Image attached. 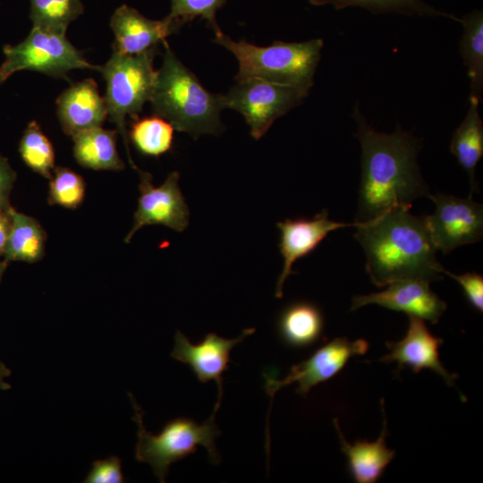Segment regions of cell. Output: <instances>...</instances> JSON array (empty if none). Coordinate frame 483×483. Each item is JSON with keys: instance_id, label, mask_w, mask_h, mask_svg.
Returning <instances> with one entry per match:
<instances>
[{"instance_id": "cell-33", "label": "cell", "mask_w": 483, "mask_h": 483, "mask_svg": "<svg viewBox=\"0 0 483 483\" xmlns=\"http://www.w3.org/2000/svg\"><path fill=\"white\" fill-rule=\"evenodd\" d=\"M11 208L7 210L0 208V257L4 254V247L11 228Z\"/></svg>"}, {"instance_id": "cell-29", "label": "cell", "mask_w": 483, "mask_h": 483, "mask_svg": "<svg viewBox=\"0 0 483 483\" xmlns=\"http://www.w3.org/2000/svg\"><path fill=\"white\" fill-rule=\"evenodd\" d=\"M170 2L171 9L166 17L180 28L195 18L200 17L207 21L214 32L220 30L216 13L226 0H170Z\"/></svg>"}, {"instance_id": "cell-11", "label": "cell", "mask_w": 483, "mask_h": 483, "mask_svg": "<svg viewBox=\"0 0 483 483\" xmlns=\"http://www.w3.org/2000/svg\"><path fill=\"white\" fill-rule=\"evenodd\" d=\"M369 349V343L364 339L351 341L346 337H337L318 348L307 360L292 367L289 374L283 379L276 380L264 374V388L273 398L281 387L297 383L296 392L307 395L309 390L335 377L341 371L347 361L357 355H363Z\"/></svg>"}, {"instance_id": "cell-21", "label": "cell", "mask_w": 483, "mask_h": 483, "mask_svg": "<svg viewBox=\"0 0 483 483\" xmlns=\"http://www.w3.org/2000/svg\"><path fill=\"white\" fill-rule=\"evenodd\" d=\"M277 328L285 344L295 348L307 347L318 342L322 335L323 314L311 302H293L281 312Z\"/></svg>"}, {"instance_id": "cell-5", "label": "cell", "mask_w": 483, "mask_h": 483, "mask_svg": "<svg viewBox=\"0 0 483 483\" xmlns=\"http://www.w3.org/2000/svg\"><path fill=\"white\" fill-rule=\"evenodd\" d=\"M129 396L134 409L132 419L138 425L135 459L150 465L160 482H165L172 463L195 453L198 445L207 449L212 463L220 462L215 444L221 433L215 423L216 412L202 424L189 418L174 419L165 424L158 435H153L144 427L143 411L131 394Z\"/></svg>"}, {"instance_id": "cell-13", "label": "cell", "mask_w": 483, "mask_h": 483, "mask_svg": "<svg viewBox=\"0 0 483 483\" xmlns=\"http://www.w3.org/2000/svg\"><path fill=\"white\" fill-rule=\"evenodd\" d=\"M386 286L382 292L354 296L350 309L355 310L369 304H377L433 324L438 322L446 309V303L431 291L429 282L426 280L403 279Z\"/></svg>"}, {"instance_id": "cell-31", "label": "cell", "mask_w": 483, "mask_h": 483, "mask_svg": "<svg viewBox=\"0 0 483 483\" xmlns=\"http://www.w3.org/2000/svg\"><path fill=\"white\" fill-rule=\"evenodd\" d=\"M445 275L457 281L462 287L467 300L478 311L483 310V276L478 273L468 272L455 275L445 270Z\"/></svg>"}, {"instance_id": "cell-9", "label": "cell", "mask_w": 483, "mask_h": 483, "mask_svg": "<svg viewBox=\"0 0 483 483\" xmlns=\"http://www.w3.org/2000/svg\"><path fill=\"white\" fill-rule=\"evenodd\" d=\"M435 204L432 215L426 216L436 250L448 254L454 249L474 243L483 236V206L471 197L435 193L428 196Z\"/></svg>"}, {"instance_id": "cell-28", "label": "cell", "mask_w": 483, "mask_h": 483, "mask_svg": "<svg viewBox=\"0 0 483 483\" xmlns=\"http://www.w3.org/2000/svg\"><path fill=\"white\" fill-rule=\"evenodd\" d=\"M49 181L48 204L75 209L83 202L86 183L79 174L68 167L55 166Z\"/></svg>"}, {"instance_id": "cell-15", "label": "cell", "mask_w": 483, "mask_h": 483, "mask_svg": "<svg viewBox=\"0 0 483 483\" xmlns=\"http://www.w3.org/2000/svg\"><path fill=\"white\" fill-rule=\"evenodd\" d=\"M444 340L433 335L424 320L409 316V326L404 337L398 342H387L389 352L380 361L395 362L398 369L409 367L413 372L429 369L440 375L449 386L454 385L456 374L447 371L439 360L438 349Z\"/></svg>"}, {"instance_id": "cell-22", "label": "cell", "mask_w": 483, "mask_h": 483, "mask_svg": "<svg viewBox=\"0 0 483 483\" xmlns=\"http://www.w3.org/2000/svg\"><path fill=\"white\" fill-rule=\"evenodd\" d=\"M11 228L4 251L5 261L34 263L45 253L47 234L39 222L30 216L10 210Z\"/></svg>"}, {"instance_id": "cell-1", "label": "cell", "mask_w": 483, "mask_h": 483, "mask_svg": "<svg viewBox=\"0 0 483 483\" xmlns=\"http://www.w3.org/2000/svg\"><path fill=\"white\" fill-rule=\"evenodd\" d=\"M361 147V174L355 224L371 221L400 207L430 195L418 164L421 141L397 125L392 133L377 131L361 114L353 110Z\"/></svg>"}, {"instance_id": "cell-8", "label": "cell", "mask_w": 483, "mask_h": 483, "mask_svg": "<svg viewBox=\"0 0 483 483\" xmlns=\"http://www.w3.org/2000/svg\"><path fill=\"white\" fill-rule=\"evenodd\" d=\"M309 90L278 84L261 79L236 80L225 95L224 108L242 114L250 127L251 136L259 140L273 123L300 105Z\"/></svg>"}, {"instance_id": "cell-34", "label": "cell", "mask_w": 483, "mask_h": 483, "mask_svg": "<svg viewBox=\"0 0 483 483\" xmlns=\"http://www.w3.org/2000/svg\"><path fill=\"white\" fill-rule=\"evenodd\" d=\"M12 374L10 369H8L5 364L0 360V391L11 389L12 386L5 382L4 379Z\"/></svg>"}, {"instance_id": "cell-25", "label": "cell", "mask_w": 483, "mask_h": 483, "mask_svg": "<svg viewBox=\"0 0 483 483\" xmlns=\"http://www.w3.org/2000/svg\"><path fill=\"white\" fill-rule=\"evenodd\" d=\"M316 6L331 4L335 9L362 7L373 13H397L410 16L446 17L460 22V18L431 6L424 0H309Z\"/></svg>"}, {"instance_id": "cell-27", "label": "cell", "mask_w": 483, "mask_h": 483, "mask_svg": "<svg viewBox=\"0 0 483 483\" xmlns=\"http://www.w3.org/2000/svg\"><path fill=\"white\" fill-rule=\"evenodd\" d=\"M23 162L34 172L50 179L55 169V149L49 139L36 121H31L19 143Z\"/></svg>"}, {"instance_id": "cell-16", "label": "cell", "mask_w": 483, "mask_h": 483, "mask_svg": "<svg viewBox=\"0 0 483 483\" xmlns=\"http://www.w3.org/2000/svg\"><path fill=\"white\" fill-rule=\"evenodd\" d=\"M110 26L114 34L113 51L122 55H137L156 48L180 29L166 16L159 21L151 20L126 4L114 11Z\"/></svg>"}, {"instance_id": "cell-6", "label": "cell", "mask_w": 483, "mask_h": 483, "mask_svg": "<svg viewBox=\"0 0 483 483\" xmlns=\"http://www.w3.org/2000/svg\"><path fill=\"white\" fill-rule=\"evenodd\" d=\"M156 48L137 55L113 51L109 60L99 70L106 85L104 98L107 116L123 137L129 163L137 171L139 168L133 163L129 149L126 117L138 118L144 104L150 101L157 76L153 66Z\"/></svg>"}, {"instance_id": "cell-19", "label": "cell", "mask_w": 483, "mask_h": 483, "mask_svg": "<svg viewBox=\"0 0 483 483\" xmlns=\"http://www.w3.org/2000/svg\"><path fill=\"white\" fill-rule=\"evenodd\" d=\"M469 101L467 114L453 133L450 151L469 176L471 197L479 191L475 171L483 156V123L479 111L480 101L475 97H469Z\"/></svg>"}, {"instance_id": "cell-4", "label": "cell", "mask_w": 483, "mask_h": 483, "mask_svg": "<svg viewBox=\"0 0 483 483\" xmlns=\"http://www.w3.org/2000/svg\"><path fill=\"white\" fill-rule=\"evenodd\" d=\"M214 33V42L229 50L238 61L235 80L256 78L309 91L313 86L323 39L275 41L270 46L260 47L244 39L234 41L221 29Z\"/></svg>"}, {"instance_id": "cell-14", "label": "cell", "mask_w": 483, "mask_h": 483, "mask_svg": "<svg viewBox=\"0 0 483 483\" xmlns=\"http://www.w3.org/2000/svg\"><path fill=\"white\" fill-rule=\"evenodd\" d=\"M356 224L335 222L329 218L327 209H323L313 218L285 219L276 224L280 230L278 243L284 258V267L276 282L275 296H283V287L287 277L292 273L293 264L312 252L330 232L354 226Z\"/></svg>"}, {"instance_id": "cell-2", "label": "cell", "mask_w": 483, "mask_h": 483, "mask_svg": "<svg viewBox=\"0 0 483 483\" xmlns=\"http://www.w3.org/2000/svg\"><path fill=\"white\" fill-rule=\"evenodd\" d=\"M410 208H395L355 225L354 237L366 254V271L377 287L411 278L430 283L445 274L426 216H415Z\"/></svg>"}, {"instance_id": "cell-17", "label": "cell", "mask_w": 483, "mask_h": 483, "mask_svg": "<svg viewBox=\"0 0 483 483\" xmlns=\"http://www.w3.org/2000/svg\"><path fill=\"white\" fill-rule=\"evenodd\" d=\"M56 106L61 127L71 137L101 127L107 117L105 98L91 78L71 85L58 97Z\"/></svg>"}, {"instance_id": "cell-3", "label": "cell", "mask_w": 483, "mask_h": 483, "mask_svg": "<svg viewBox=\"0 0 483 483\" xmlns=\"http://www.w3.org/2000/svg\"><path fill=\"white\" fill-rule=\"evenodd\" d=\"M163 63L157 71L150 98L155 115L168 121L175 130L197 138L201 134H218L223 124L222 95L206 89L195 74L175 55L164 41Z\"/></svg>"}, {"instance_id": "cell-26", "label": "cell", "mask_w": 483, "mask_h": 483, "mask_svg": "<svg viewBox=\"0 0 483 483\" xmlns=\"http://www.w3.org/2000/svg\"><path fill=\"white\" fill-rule=\"evenodd\" d=\"M33 26L65 34L68 26L83 13L80 0H30Z\"/></svg>"}, {"instance_id": "cell-23", "label": "cell", "mask_w": 483, "mask_h": 483, "mask_svg": "<svg viewBox=\"0 0 483 483\" xmlns=\"http://www.w3.org/2000/svg\"><path fill=\"white\" fill-rule=\"evenodd\" d=\"M463 33L459 51L470 79V97L481 101L483 89V12L473 10L460 18Z\"/></svg>"}, {"instance_id": "cell-10", "label": "cell", "mask_w": 483, "mask_h": 483, "mask_svg": "<svg viewBox=\"0 0 483 483\" xmlns=\"http://www.w3.org/2000/svg\"><path fill=\"white\" fill-rule=\"evenodd\" d=\"M138 172L140 177L138 207L124 242H130L136 232L145 225H162L176 232L185 230L190 211L179 186V173L171 172L160 186L155 187L149 173L140 169Z\"/></svg>"}, {"instance_id": "cell-7", "label": "cell", "mask_w": 483, "mask_h": 483, "mask_svg": "<svg viewBox=\"0 0 483 483\" xmlns=\"http://www.w3.org/2000/svg\"><path fill=\"white\" fill-rule=\"evenodd\" d=\"M4 61L0 64V85L14 72L30 70L67 78L73 69L100 70L89 64L83 54L60 34L32 27L28 37L17 45L3 47Z\"/></svg>"}, {"instance_id": "cell-32", "label": "cell", "mask_w": 483, "mask_h": 483, "mask_svg": "<svg viewBox=\"0 0 483 483\" xmlns=\"http://www.w3.org/2000/svg\"><path fill=\"white\" fill-rule=\"evenodd\" d=\"M16 172L12 168L6 157L0 153V208L9 210L10 194L16 180Z\"/></svg>"}, {"instance_id": "cell-24", "label": "cell", "mask_w": 483, "mask_h": 483, "mask_svg": "<svg viewBox=\"0 0 483 483\" xmlns=\"http://www.w3.org/2000/svg\"><path fill=\"white\" fill-rule=\"evenodd\" d=\"M174 130L168 121L154 114L134 119L128 136L142 155L159 157L171 149Z\"/></svg>"}, {"instance_id": "cell-20", "label": "cell", "mask_w": 483, "mask_h": 483, "mask_svg": "<svg viewBox=\"0 0 483 483\" xmlns=\"http://www.w3.org/2000/svg\"><path fill=\"white\" fill-rule=\"evenodd\" d=\"M73 155L81 165L92 170L122 171L125 165L116 148V131L93 128L72 137Z\"/></svg>"}, {"instance_id": "cell-35", "label": "cell", "mask_w": 483, "mask_h": 483, "mask_svg": "<svg viewBox=\"0 0 483 483\" xmlns=\"http://www.w3.org/2000/svg\"><path fill=\"white\" fill-rule=\"evenodd\" d=\"M7 266H8L7 261L4 260V261L0 262V281L3 277L4 273L5 272L7 268Z\"/></svg>"}, {"instance_id": "cell-12", "label": "cell", "mask_w": 483, "mask_h": 483, "mask_svg": "<svg viewBox=\"0 0 483 483\" xmlns=\"http://www.w3.org/2000/svg\"><path fill=\"white\" fill-rule=\"evenodd\" d=\"M254 332L255 328H246L234 339H225L215 333H208L201 343L193 344L181 331L177 330L171 357L187 364L200 382L216 381L219 394L214 412H216L221 403L222 375L228 369L230 352L235 345Z\"/></svg>"}, {"instance_id": "cell-18", "label": "cell", "mask_w": 483, "mask_h": 483, "mask_svg": "<svg viewBox=\"0 0 483 483\" xmlns=\"http://www.w3.org/2000/svg\"><path fill=\"white\" fill-rule=\"evenodd\" d=\"M381 410L384 417L383 429L375 442L365 440L356 441L353 445L349 444L341 431L337 419L334 420L342 451L348 460L350 472L358 483L376 482L395 455V452L388 449L386 444L387 429L383 399Z\"/></svg>"}, {"instance_id": "cell-30", "label": "cell", "mask_w": 483, "mask_h": 483, "mask_svg": "<svg viewBox=\"0 0 483 483\" xmlns=\"http://www.w3.org/2000/svg\"><path fill=\"white\" fill-rule=\"evenodd\" d=\"M84 483H123L124 477L122 471V462L117 456H109L92 463V468L86 477Z\"/></svg>"}]
</instances>
